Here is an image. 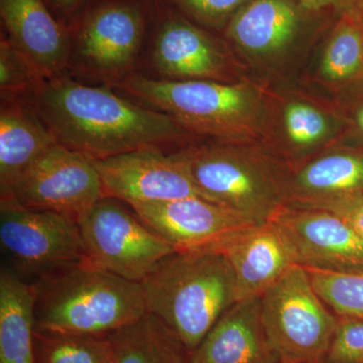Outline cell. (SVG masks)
I'll return each mask as SVG.
<instances>
[{
  "label": "cell",
  "instance_id": "obj_1",
  "mask_svg": "<svg viewBox=\"0 0 363 363\" xmlns=\"http://www.w3.org/2000/svg\"><path fill=\"white\" fill-rule=\"evenodd\" d=\"M60 145L91 160L145 147L164 149L192 135L164 112L119 96L107 86L69 74L45 80L26 98Z\"/></svg>",
  "mask_w": 363,
  "mask_h": 363
},
{
  "label": "cell",
  "instance_id": "obj_2",
  "mask_svg": "<svg viewBox=\"0 0 363 363\" xmlns=\"http://www.w3.org/2000/svg\"><path fill=\"white\" fill-rule=\"evenodd\" d=\"M113 88L214 142L262 145L271 135L272 104L245 83L162 80L135 72Z\"/></svg>",
  "mask_w": 363,
  "mask_h": 363
},
{
  "label": "cell",
  "instance_id": "obj_3",
  "mask_svg": "<svg viewBox=\"0 0 363 363\" xmlns=\"http://www.w3.org/2000/svg\"><path fill=\"white\" fill-rule=\"evenodd\" d=\"M140 284L147 312L161 320L190 353L238 301L233 267L216 250H176Z\"/></svg>",
  "mask_w": 363,
  "mask_h": 363
},
{
  "label": "cell",
  "instance_id": "obj_4",
  "mask_svg": "<svg viewBox=\"0 0 363 363\" xmlns=\"http://www.w3.org/2000/svg\"><path fill=\"white\" fill-rule=\"evenodd\" d=\"M35 331L108 336L147 313L142 286L84 259L33 283Z\"/></svg>",
  "mask_w": 363,
  "mask_h": 363
},
{
  "label": "cell",
  "instance_id": "obj_5",
  "mask_svg": "<svg viewBox=\"0 0 363 363\" xmlns=\"http://www.w3.org/2000/svg\"><path fill=\"white\" fill-rule=\"evenodd\" d=\"M176 154L205 199L252 223L271 222L290 204L292 167L262 145L214 142Z\"/></svg>",
  "mask_w": 363,
  "mask_h": 363
},
{
  "label": "cell",
  "instance_id": "obj_6",
  "mask_svg": "<svg viewBox=\"0 0 363 363\" xmlns=\"http://www.w3.org/2000/svg\"><path fill=\"white\" fill-rule=\"evenodd\" d=\"M267 345L278 363H320L338 316L318 295L304 267L293 266L260 296Z\"/></svg>",
  "mask_w": 363,
  "mask_h": 363
},
{
  "label": "cell",
  "instance_id": "obj_7",
  "mask_svg": "<svg viewBox=\"0 0 363 363\" xmlns=\"http://www.w3.org/2000/svg\"><path fill=\"white\" fill-rule=\"evenodd\" d=\"M147 25L138 0H104L86 9L70 30V69L113 88L135 73Z\"/></svg>",
  "mask_w": 363,
  "mask_h": 363
},
{
  "label": "cell",
  "instance_id": "obj_8",
  "mask_svg": "<svg viewBox=\"0 0 363 363\" xmlns=\"http://www.w3.org/2000/svg\"><path fill=\"white\" fill-rule=\"evenodd\" d=\"M0 247L9 267L28 283L86 259L77 221L0 200Z\"/></svg>",
  "mask_w": 363,
  "mask_h": 363
},
{
  "label": "cell",
  "instance_id": "obj_9",
  "mask_svg": "<svg viewBox=\"0 0 363 363\" xmlns=\"http://www.w3.org/2000/svg\"><path fill=\"white\" fill-rule=\"evenodd\" d=\"M86 259L140 283L160 260L176 252L125 202L104 197L79 222Z\"/></svg>",
  "mask_w": 363,
  "mask_h": 363
},
{
  "label": "cell",
  "instance_id": "obj_10",
  "mask_svg": "<svg viewBox=\"0 0 363 363\" xmlns=\"http://www.w3.org/2000/svg\"><path fill=\"white\" fill-rule=\"evenodd\" d=\"M104 197L93 160L57 143L0 200L65 215L79 223Z\"/></svg>",
  "mask_w": 363,
  "mask_h": 363
},
{
  "label": "cell",
  "instance_id": "obj_11",
  "mask_svg": "<svg viewBox=\"0 0 363 363\" xmlns=\"http://www.w3.org/2000/svg\"><path fill=\"white\" fill-rule=\"evenodd\" d=\"M150 61L159 79L234 82L225 44L162 0L152 2Z\"/></svg>",
  "mask_w": 363,
  "mask_h": 363
},
{
  "label": "cell",
  "instance_id": "obj_12",
  "mask_svg": "<svg viewBox=\"0 0 363 363\" xmlns=\"http://www.w3.org/2000/svg\"><path fill=\"white\" fill-rule=\"evenodd\" d=\"M271 222L297 266L325 272H363V240L337 215L290 203Z\"/></svg>",
  "mask_w": 363,
  "mask_h": 363
},
{
  "label": "cell",
  "instance_id": "obj_13",
  "mask_svg": "<svg viewBox=\"0 0 363 363\" xmlns=\"http://www.w3.org/2000/svg\"><path fill=\"white\" fill-rule=\"evenodd\" d=\"M104 197L126 204H147L203 197L177 154L145 147L104 160H93Z\"/></svg>",
  "mask_w": 363,
  "mask_h": 363
},
{
  "label": "cell",
  "instance_id": "obj_14",
  "mask_svg": "<svg viewBox=\"0 0 363 363\" xmlns=\"http://www.w3.org/2000/svg\"><path fill=\"white\" fill-rule=\"evenodd\" d=\"M130 206L176 250H214L240 229L255 224L202 197Z\"/></svg>",
  "mask_w": 363,
  "mask_h": 363
},
{
  "label": "cell",
  "instance_id": "obj_15",
  "mask_svg": "<svg viewBox=\"0 0 363 363\" xmlns=\"http://www.w3.org/2000/svg\"><path fill=\"white\" fill-rule=\"evenodd\" d=\"M319 16L296 0H248L223 33L226 42L257 61H271L286 54Z\"/></svg>",
  "mask_w": 363,
  "mask_h": 363
},
{
  "label": "cell",
  "instance_id": "obj_16",
  "mask_svg": "<svg viewBox=\"0 0 363 363\" xmlns=\"http://www.w3.org/2000/svg\"><path fill=\"white\" fill-rule=\"evenodd\" d=\"M0 18L4 35L45 80L68 74L71 33L45 0H0Z\"/></svg>",
  "mask_w": 363,
  "mask_h": 363
},
{
  "label": "cell",
  "instance_id": "obj_17",
  "mask_svg": "<svg viewBox=\"0 0 363 363\" xmlns=\"http://www.w3.org/2000/svg\"><path fill=\"white\" fill-rule=\"evenodd\" d=\"M211 250L223 253L233 267L238 301L260 297L295 266L272 222L250 224Z\"/></svg>",
  "mask_w": 363,
  "mask_h": 363
},
{
  "label": "cell",
  "instance_id": "obj_18",
  "mask_svg": "<svg viewBox=\"0 0 363 363\" xmlns=\"http://www.w3.org/2000/svg\"><path fill=\"white\" fill-rule=\"evenodd\" d=\"M272 112V130L279 128L274 152L292 168L334 145L346 121L339 113L305 96H289Z\"/></svg>",
  "mask_w": 363,
  "mask_h": 363
},
{
  "label": "cell",
  "instance_id": "obj_19",
  "mask_svg": "<svg viewBox=\"0 0 363 363\" xmlns=\"http://www.w3.org/2000/svg\"><path fill=\"white\" fill-rule=\"evenodd\" d=\"M190 363H278L264 335L260 297L229 308L191 353Z\"/></svg>",
  "mask_w": 363,
  "mask_h": 363
},
{
  "label": "cell",
  "instance_id": "obj_20",
  "mask_svg": "<svg viewBox=\"0 0 363 363\" xmlns=\"http://www.w3.org/2000/svg\"><path fill=\"white\" fill-rule=\"evenodd\" d=\"M57 142L26 98L1 97L0 105V196Z\"/></svg>",
  "mask_w": 363,
  "mask_h": 363
},
{
  "label": "cell",
  "instance_id": "obj_21",
  "mask_svg": "<svg viewBox=\"0 0 363 363\" xmlns=\"http://www.w3.org/2000/svg\"><path fill=\"white\" fill-rule=\"evenodd\" d=\"M363 192V145H335L292 168L290 203Z\"/></svg>",
  "mask_w": 363,
  "mask_h": 363
},
{
  "label": "cell",
  "instance_id": "obj_22",
  "mask_svg": "<svg viewBox=\"0 0 363 363\" xmlns=\"http://www.w3.org/2000/svg\"><path fill=\"white\" fill-rule=\"evenodd\" d=\"M35 285L9 267L0 269V363H37Z\"/></svg>",
  "mask_w": 363,
  "mask_h": 363
},
{
  "label": "cell",
  "instance_id": "obj_23",
  "mask_svg": "<svg viewBox=\"0 0 363 363\" xmlns=\"http://www.w3.org/2000/svg\"><path fill=\"white\" fill-rule=\"evenodd\" d=\"M108 338L113 363H190L187 348L149 312L112 332Z\"/></svg>",
  "mask_w": 363,
  "mask_h": 363
},
{
  "label": "cell",
  "instance_id": "obj_24",
  "mask_svg": "<svg viewBox=\"0 0 363 363\" xmlns=\"http://www.w3.org/2000/svg\"><path fill=\"white\" fill-rule=\"evenodd\" d=\"M321 54L318 75L325 85L343 91L363 84V14L336 18Z\"/></svg>",
  "mask_w": 363,
  "mask_h": 363
},
{
  "label": "cell",
  "instance_id": "obj_25",
  "mask_svg": "<svg viewBox=\"0 0 363 363\" xmlns=\"http://www.w3.org/2000/svg\"><path fill=\"white\" fill-rule=\"evenodd\" d=\"M35 352L37 363H113L108 336L35 331Z\"/></svg>",
  "mask_w": 363,
  "mask_h": 363
},
{
  "label": "cell",
  "instance_id": "obj_26",
  "mask_svg": "<svg viewBox=\"0 0 363 363\" xmlns=\"http://www.w3.org/2000/svg\"><path fill=\"white\" fill-rule=\"evenodd\" d=\"M307 272L318 295L337 316L363 320V272Z\"/></svg>",
  "mask_w": 363,
  "mask_h": 363
},
{
  "label": "cell",
  "instance_id": "obj_27",
  "mask_svg": "<svg viewBox=\"0 0 363 363\" xmlns=\"http://www.w3.org/2000/svg\"><path fill=\"white\" fill-rule=\"evenodd\" d=\"M45 79L4 33L0 39V93L1 97L28 98Z\"/></svg>",
  "mask_w": 363,
  "mask_h": 363
},
{
  "label": "cell",
  "instance_id": "obj_28",
  "mask_svg": "<svg viewBox=\"0 0 363 363\" xmlns=\"http://www.w3.org/2000/svg\"><path fill=\"white\" fill-rule=\"evenodd\" d=\"M184 16L209 30H221L248 0H162Z\"/></svg>",
  "mask_w": 363,
  "mask_h": 363
},
{
  "label": "cell",
  "instance_id": "obj_29",
  "mask_svg": "<svg viewBox=\"0 0 363 363\" xmlns=\"http://www.w3.org/2000/svg\"><path fill=\"white\" fill-rule=\"evenodd\" d=\"M320 363H363V320L339 317L328 350Z\"/></svg>",
  "mask_w": 363,
  "mask_h": 363
},
{
  "label": "cell",
  "instance_id": "obj_30",
  "mask_svg": "<svg viewBox=\"0 0 363 363\" xmlns=\"http://www.w3.org/2000/svg\"><path fill=\"white\" fill-rule=\"evenodd\" d=\"M298 205L328 210L343 219L363 240V192L337 196L310 204Z\"/></svg>",
  "mask_w": 363,
  "mask_h": 363
},
{
  "label": "cell",
  "instance_id": "obj_31",
  "mask_svg": "<svg viewBox=\"0 0 363 363\" xmlns=\"http://www.w3.org/2000/svg\"><path fill=\"white\" fill-rule=\"evenodd\" d=\"M309 13L334 18L344 14H363V0H296Z\"/></svg>",
  "mask_w": 363,
  "mask_h": 363
},
{
  "label": "cell",
  "instance_id": "obj_32",
  "mask_svg": "<svg viewBox=\"0 0 363 363\" xmlns=\"http://www.w3.org/2000/svg\"><path fill=\"white\" fill-rule=\"evenodd\" d=\"M54 16L71 30L87 9L88 0H45Z\"/></svg>",
  "mask_w": 363,
  "mask_h": 363
},
{
  "label": "cell",
  "instance_id": "obj_33",
  "mask_svg": "<svg viewBox=\"0 0 363 363\" xmlns=\"http://www.w3.org/2000/svg\"><path fill=\"white\" fill-rule=\"evenodd\" d=\"M352 128L357 136L358 145H363V104L358 107L353 116Z\"/></svg>",
  "mask_w": 363,
  "mask_h": 363
}]
</instances>
